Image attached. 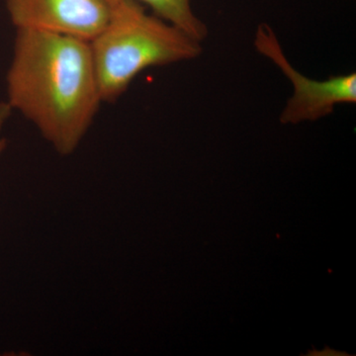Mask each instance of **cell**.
Segmentation results:
<instances>
[{
    "mask_svg": "<svg viewBox=\"0 0 356 356\" xmlns=\"http://www.w3.org/2000/svg\"><path fill=\"white\" fill-rule=\"evenodd\" d=\"M6 83L10 109L62 154L74 151L103 102L90 42L56 33L16 29Z\"/></svg>",
    "mask_w": 356,
    "mask_h": 356,
    "instance_id": "obj_1",
    "label": "cell"
},
{
    "mask_svg": "<svg viewBox=\"0 0 356 356\" xmlns=\"http://www.w3.org/2000/svg\"><path fill=\"white\" fill-rule=\"evenodd\" d=\"M90 46L103 102L118 100L143 70L193 60L202 51L201 42L135 0L112 4L108 23Z\"/></svg>",
    "mask_w": 356,
    "mask_h": 356,
    "instance_id": "obj_2",
    "label": "cell"
},
{
    "mask_svg": "<svg viewBox=\"0 0 356 356\" xmlns=\"http://www.w3.org/2000/svg\"><path fill=\"white\" fill-rule=\"evenodd\" d=\"M254 44L257 50L273 60L291 81L293 95L281 113V123L318 120L332 113L337 105L356 102L355 72L322 81L304 76L290 64L273 29L267 25L257 28Z\"/></svg>",
    "mask_w": 356,
    "mask_h": 356,
    "instance_id": "obj_3",
    "label": "cell"
},
{
    "mask_svg": "<svg viewBox=\"0 0 356 356\" xmlns=\"http://www.w3.org/2000/svg\"><path fill=\"white\" fill-rule=\"evenodd\" d=\"M16 29L38 30L92 41L111 16L108 0H6Z\"/></svg>",
    "mask_w": 356,
    "mask_h": 356,
    "instance_id": "obj_4",
    "label": "cell"
},
{
    "mask_svg": "<svg viewBox=\"0 0 356 356\" xmlns=\"http://www.w3.org/2000/svg\"><path fill=\"white\" fill-rule=\"evenodd\" d=\"M110 3L120 0H108ZM149 6L159 17L179 28L192 38L201 42L207 37L208 30L192 9V0H135Z\"/></svg>",
    "mask_w": 356,
    "mask_h": 356,
    "instance_id": "obj_5",
    "label": "cell"
},
{
    "mask_svg": "<svg viewBox=\"0 0 356 356\" xmlns=\"http://www.w3.org/2000/svg\"><path fill=\"white\" fill-rule=\"evenodd\" d=\"M9 112H10V107L8 106L7 103L6 104L0 105V130H1L4 121L8 117ZM4 147H6V142H4V140H0V154L3 151Z\"/></svg>",
    "mask_w": 356,
    "mask_h": 356,
    "instance_id": "obj_6",
    "label": "cell"
}]
</instances>
